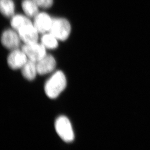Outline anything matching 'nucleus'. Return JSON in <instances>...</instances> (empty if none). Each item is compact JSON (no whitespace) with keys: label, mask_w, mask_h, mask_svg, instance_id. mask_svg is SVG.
<instances>
[{"label":"nucleus","mask_w":150,"mask_h":150,"mask_svg":"<svg viewBox=\"0 0 150 150\" xmlns=\"http://www.w3.org/2000/svg\"><path fill=\"white\" fill-rule=\"evenodd\" d=\"M67 79L62 71H57L46 83L44 91L50 99H55L65 89Z\"/></svg>","instance_id":"1"},{"label":"nucleus","mask_w":150,"mask_h":150,"mask_svg":"<svg viewBox=\"0 0 150 150\" xmlns=\"http://www.w3.org/2000/svg\"><path fill=\"white\" fill-rule=\"evenodd\" d=\"M28 58L24 52L18 49L12 50L7 57V63L11 69H20L23 67Z\"/></svg>","instance_id":"6"},{"label":"nucleus","mask_w":150,"mask_h":150,"mask_svg":"<svg viewBox=\"0 0 150 150\" xmlns=\"http://www.w3.org/2000/svg\"><path fill=\"white\" fill-rule=\"evenodd\" d=\"M38 73L40 75H45L52 72L55 69L57 63L52 55L46 54L42 58L36 62Z\"/></svg>","instance_id":"9"},{"label":"nucleus","mask_w":150,"mask_h":150,"mask_svg":"<svg viewBox=\"0 0 150 150\" xmlns=\"http://www.w3.org/2000/svg\"><path fill=\"white\" fill-rule=\"evenodd\" d=\"M58 40L57 38L50 33L44 34L41 39V43L46 49H49L57 48L58 45Z\"/></svg>","instance_id":"14"},{"label":"nucleus","mask_w":150,"mask_h":150,"mask_svg":"<svg viewBox=\"0 0 150 150\" xmlns=\"http://www.w3.org/2000/svg\"><path fill=\"white\" fill-rule=\"evenodd\" d=\"M38 7L48 8L51 7L53 4V0H34Z\"/></svg>","instance_id":"15"},{"label":"nucleus","mask_w":150,"mask_h":150,"mask_svg":"<svg viewBox=\"0 0 150 150\" xmlns=\"http://www.w3.org/2000/svg\"><path fill=\"white\" fill-rule=\"evenodd\" d=\"M31 23H32L28 18L21 15H16L13 16L11 21L12 27L17 31L24 26Z\"/></svg>","instance_id":"13"},{"label":"nucleus","mask_w":150,"mask_h":150,"mask_svg":"<svg viewBox=\"0 0 150 150\" xmlns=\"http://www.w3.org/2000/svg\"><path fill=\"white\" fill-rule=\"evenodd\" d=\"M71 31V26L69 21L65 18H52V24L49 33L57 38L64 41L69 37Z\"/></svg>","instance_id":"3"},{"label":"nucleus","mask_w":150,"mask_h":150,"mask_svg":"<svg viewBox=\"0 0 150 150\" xmlns=\"http://www.w3.org/2000/svg\"><path fill=\"white\" fill-rule=\"evenodd\" d=\"M45 47L42 43L37 42L25 44L21 47L28 59L37 62L46 54Z\"/></svg>","instance_id":"4"},{"label":"nucleus","mask_w":150,"mask_h":150,"mask_svg":"<svg viewBox=\"0 0 150 150\" xmlns=\"http://www.w3.org/2000/svg\"><path fill=\"white\" fill-rule=\"evenodd\" d=\"M55 129L59 137L64 142L69 143L73 142L74 134L71 122L66 117H59L55 122Z\"/></svg>","instance_id":"2"},{"label":"nucleus","mask_w":150,"mask_h":150,"mask_svg":"<svg viewBox=\"0 0 150 150\" xmlns=\"http://www.w3.org/2000/svg\"><path fill=\"white\" fill-rule=\"evenodd\" d=\"M1 11L6 17H12L15 12V4L12 0H1Z\"/></svg>","instance_id":"12"},{"label":"nucleus","mask_w":150,"mask_h":150,"mask_svg":"<svg viewBox=\"0 0 150 150\" xmlns=\"http://www.w3.org/2000/svg\"><path fill=\"white\" fill-rule=\"evenodd\" d=\"M21 40L18 33L11 29L5 30L1 35V42L3 45L12 51L18 49Z\"/></svg>","instance_id":"5"},{"label":"nucleus","mask_w":150,"mask_h":150,"mask_svg":"<svg viewBox=\"0 0 150 150\" xmlns=\"http://www.w3.org/2000/svg\"><path fill=\"white\" fill-rule=\"evenodd\" d=\"M20 38L25 44L37 42L38 38V31L33 23L27 24L21 27L17 31Z\"/></svg>","instance_id":"7"},{"label":"nucleus","mask_w":150,"mask_h":150,"mask_svg":"<svg viewBox=\"0 0 150 150\" xmlns=\"http://www.w3.org/2000/svg\"><path fill=\"white\" fill-rule=\"evenodd\" d=\"M52 21V18L48 14L41 12L35 17L34 25L39 33L45 34L50 31Z\"/></svg>","instance_id":"8"},{"label":"nucleus","mask_w":150,"mask_h":150,"mask_svg":"<svg viewBox=\"0 0 150 150\" xmlns=\"http://www.w3.org/2000/svg\"><path fill=\"white\" fill-rule=\"evenodd\" d=\"M21 69L23 76L29 81L35 79L37 74H38L36 62L30 59L27 60Z\"/></svg>","instance_id":"10"},{"label":"nucleus","mask_w":150,"mask_h":150,"mask_svg":"<svg viewBox=\"0 0 150 150\" xmlns=\"http://www.w3.org/2000/svg\"><path fill=\"white\" fill-rule=\"evenodd\" d=\"M21 6L24 13L29 17H35L38 13V6L34 0H23Z\"/></svg>","instance_id":"11"}]
</instances>
